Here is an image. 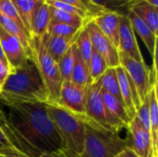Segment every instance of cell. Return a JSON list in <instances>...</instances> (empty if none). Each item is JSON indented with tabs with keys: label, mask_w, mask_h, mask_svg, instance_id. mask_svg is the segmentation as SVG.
<instances>
[{
	"label": "cell",
	"mask_w": 158,
	"mask_h": 157,
	"mask_svg": "<svg viewBox=\"0 0 158 157\" xmlns=\"http://www.w3.org/2000/svg\"><path fill=\"white\" fill-rule=\"evenodd\" d=\"M85 124L83 150L79 157H116L129 147L127 140L118 132L109 130L86 116L80 118Z\"/></svg>",
	"instance_id": "4"
},
{
	"label": "cell",
	"mask_w": 158,
	"mask_h": 157,
	"mask_svg": "<svg viewBox=\"0 0 158 157\" xmlns=\"http://www.w3.org/2000/svg\"><path fill=\"white\" fill-rule=\"evenodd\" d=\"M136 117L142 123V125L151 133V125H150V115H149V104L148 96L141 104L140 107L136 111Z\"/></svg>",
	"instance_id": "31"
},
{
	"label": "cell",
	"mask_w": 158,
	"mask_h": 157,
	"mask_svg": "<svg viewBox=\"0 0 158 157\" xmlns=\"http://www.w3.org/2000/svg\"><path fill=\"white\" fill-rule=\"evenodd\" d=\"M149 157H158V155H153V153L149 155Z\"/></svg>",
	"instance_id": "38"
},
{
	"label": "cell",
	"mask_w": 158,
	"mask_h": 157,
	"mask_svg": "<svg viewBox=\"0 0 158 157\" xmlns=\"http://www.w3.org/2000/svg\"><path fill=\"white\" fill-rule=\"evenodd\" d=\"M45 3L47 5H49L50 6H53V7H56L57 9H60V10H63L65 12H69V13H71V14H75L79 17H81L83 20H84V24L90 20L88 15L83 12L82 10L71 6V5H69V4H66V3H63V2H60V1H56V0H46Z\"/></svg>",
	"instance_id": "30"
},
{
	"label": "cell",
	"mask_w": 158,
	"mask_h": 157,
	"mask_svg": "<svg viewBox=\"0 0 158 157\" xmlns=\"http://www.w3.org/2000/svg\"><path fill=\"white\" fill-rule=\"evenodd\" d=\"M0 92H1V89H0Z\"/></svg>",
	"instance_id": "40"
},
{
	"label": "cell",
	"mask_w": 158,
	"mask_h": 157,
	"mask_svg": "<svg viewBox=\"0 0 158 157\" xmlns=\"http://www.w3.org/2000/svg\"><path fill=\"white\" fill-rule=\"evenodd\" d=\"M71 48L74 56V64L71 72L70 82L81 89H87V87L91 84L88 67L81 56L75 42L71 44Z\"/></svg>",
	"instance_id": "16"
},
{
	"label": "cell",
	"mask_w": 158,
	"mask_h": 157,
	"mask_svg": "<svg viewBox=\"0 0 158 157\" xmlns=\"http://www.w3.org/2000/svg\"><path fill=\"white\" fill-rule=\"evenodd\" d=\"M118 12L105 10L95 15L92 20L100 29L102 33L110 41V43L118 51V31L120 16Z\"/></svg>",
	"instance_id": "13"
},
{
	"label": "cell",
	"mask_w": 158,
	"mask_h": 157,
	"mask_svg": "<svg viewBox=\"0 0 158 157\" xmlns=\"http://www.w3.org/2000/svg\"><path fill=\"white\" fill-rule=\"evenodd\" d=\"M117 74H118V86H119V93L121 96L122 103L124 105V107L127 111V114L130 118V120H131L136 116V109L133 104V97L131 89L129 84V81L126 75L125 70L123 68L119 65L116 68Z\"/></svg>",
	"instance_id": "20"
},
{
	"label": "cell",
	"mask_w": 158,
	"mask_h": 157,
	"mask_svg": "<svg viewBox=\"0 0 158 157\" xmlns=\"http://www.w3.org/2000/svg\"><path fill=\"white\" fill-rule=\"evenodd\" d=\"M86 117L98 125L112 130L108 126L106 119V106L101 93V83L97 81L92 82L86 90Z\"/></svg>",
	"instance_id": "9"
},
{
	"label": "cell",
	"mask_w": 158,
	"mask_h": 157,
	"mask_svg": "<svg viewBox=\"0 0 158 157\" xmlns=\"http://www.w3.org/2000/svg\"><path fill=\"white\" fill-rule=\"evenodd\" d=\"M73 64H74V56L70 45V47L68 49V51L64 54V56L57 63L59 73L63 81H70Z\"/></svg>",
	"instance_id": "28"
},
{
	"label": "cell",
	"mask_w": 158,
	"mask_h": 157,
	"mask_svg": "<svg viewBox=\"0 0 158 157\" xmlns=\"http://www.w3.org/2000/svg\"><path fill=\"white\" fill-rule=\"evenodd\" d=\"M1 155V154H0ZM2 157H17V156H14V155H1Z\"/></svg>",
	"instance_id": "37"
},
{
	"label": "cell",
	"mask_w": 158,
	"mask_h": 157,
	"mask_svg": "<svg viewBox=\"0 0 158 157\" xmlns=\"http://www.w3.org/2000/svg\"><path fill=\"white\" fill-rule=\"evenodd\" d=\"M118 51L137 61H144L140 51L133 29L127 15H121L118 31Z\"/></svg>",
	"instance_id": "11"
},
{
	"label": "cell",
	"mask_w": 158,
	"mask_h": 157,
	"mask_svg": "<svg viewBox=\"0 0 158 157\" xmlns=\"http://www.w3.org/2000/svg\"><path fill=\"white\" fill-rule=\"evenodd\" d=\"M51 21L50 17V9L49 5H47L45 2L36 10L33 20H32V26H31V39L32 37H42L47 32L48 26Z\"/></svg>",
	"instance_id": "21"
},
{
	"label": "cell",
	"mask_w": 158,
	"mask_h": 157,
	"mask_svg": "<svg viewBox=\"0 0 158 157\" xmlns=\"http://www.w3.org/2000/svg\"><path fill=\"white\" fill-rule=\"evenodd\" d=\"M0 43L8 63L9 68L19 67L29 57L20 42L15 36L7 33L1 26Z\"/></svg>",
	"instance_id": "12"
},
{
	"label": "cell",
	"mask_w": 158,
	"mask_h": 157,
	"mask_svg": "<svg viewBox=\"0 0 158 157\" xmlns=\"http://www.w3.org/2000/svg\"><path fill=\"white\" fill-rule=\"evenodd\" d=\"M127 17L131 21L133 31H136L138 35L143 41L145 46L147 47L149 53L153 56L154 65L156 66V43H157V36H156L150 28L131 9L127 12Z\"/></svg>",
	"instance_id": "14"
},
{
	"label": "cell",
	"mask_w": 158,
	"mask_h": 157,
	"mask_svg": "<svg viewBox=\"0 0 158 157\" xmlns=\"http://www.w3.org/2000/svg\"><path fill=\"white\" fill-rule=\"evenodd\" d=\"M107 68L108 67L106 61L104 60V58L94 49H93L92 56L88 66L91 83L97 81L102 77V75L104 74V72L106 70Z\"/></svg>",
	"instance_id": "25"
},
{
	"label": "cell",
	"mask_w": 158,
	"mask_h": 157,
	"mask_svg": "<svg viewBox=\"0 0 158 157\" xmlns=\"http://www.w3.org/2000/svg\"><path fill=\"white\" fill-rule=\"evenodd\" d=\"M86 90L70 81H63L57 105L79 118L86 116Z\"/></svg>",
	"instance_id": "8"
},
{
	"label": "cell",
	"mask_w": 158,
	"mask_h": 157,
	"mask_svg": "<svg viewBox=\"0 0 158 157\" xmlns=\"http://www.w3.org/2000/svg\"><path fill=\"white\" fill-rule=\"evenodd\" d=\"M101 83V88L103 91L114 95L118 100H121L120 93H119V86H118V80L116 68H107L106 70L104 72L102 77L99 79Z\"/></svg>",
	"instance_id": "22"
},
{
	"label": "cell",
	"mask_w": 158,
	"mask_h": 157,
	"mask_svg": "<svg viewBox=\"0 0 158 157\" xmlns=\"http://www.w3.org/2000/svg\"><path fill=\"white\" fill-rule=\"evenodd\" d=\"M0 13L3 16L12 19L15 23H17L28 34V32L25 30V28L23 26V23H22V21H21V19H20V18H19L14 5L12 4V2L10 0H0ZM28 36L30 37L29 34H28Z\"/></svg>",
	"instance_id": "29"
},
{
	"label": "cell",
	"mask_w": 158,
	"mask_h": 157,
	"mask_svg": "<svg viewBox=\"0 0 158 157\" xmlns=\"http://www.w3.org/2000/svg\"><path fill=\"white\" fill-rule=\"evenodd\" d=\"M31 46L34 61L39 68L47 92L48 104H56L63 82L59 73L58 65L49 56L45 48L44 35L39 38L32 37L31 39Z\"/></svg>",
	"instance_id": "5"
},
{
	"label": "cell",
	"mask_w": 158,
	"mask_h": 157,
	"mask_svg": "<svg viewBox=\"0 0 158 157\" xmlns=\"http://www.w3.org/2000/svg\"><path fill=\"white\" fill-rule=\"evenodd\" d=\"M46 111L62 140L65 154L69 157H79L84 144V122L57 104H47Z\"/></svg>",
	"instance_id": "3"
},
{
	"label": "cell",
	"mask_w": 158,
	"mask_h": 157,
	"mask_svg": "<svg viewBox=\"0 0 158 157\" xmlns=\"http://www.w3.org/2000/svg\"><path fill=\"white\" fill-rule=\"evenodd\" d=\"M83 28L86 30L90 37L93 48L104 58L107 67L117 68L119 66L118 51L102 33L96 24L91 19L84 24Z\"/></svg>",
	"instance_id": "7"
},
{
	"label": "cell",
	"mask_w": 158,
	"mask_h": 157,
	"mask_svg": "<svg viewBox=\"0 0 158 157\" xmlns=\"http://www.w3.org/2000/svg\"><path fill=\"white\" fill-rule=\"evenodd\" d=\"M40 157H69L65 152L63 151V149L56 151V152H53V153H47V154H43Z\"/></svg>",
	"instance_id": "34"
},
{
	"label": "cell",
	"mask_w": 158,
	"mask_h": 157,
	"mask_svg": "<svg viewBox=\"0 0 158 157\" xmlns=\"http://www.w3.org/2000/svg\"><path fill=\"white\" fill-rule=\"evenodd\" d=\"M149 104V115L151 125V139L153 155H158V102H157V81L151 85L147 93Z\"/></svg>",
	"instance_id": "15"
},
{
	"label": "cell",
	"mask_w": 158,
	"mask_h": 157,
	"mask_svg": "<svg viewBox=\"0 0 158 157\" xmlns=\"http://www.w3.org/2000/svg\"><path fill=\"white\" fill-rule=\"evenodd\" d=\"M14 5L22 23L31 37V26L36 10L45 2V0H10Z\"/></svg>",
	"instance_id": "17"
},
{
	"label": "cell",
	"mask_w": 158,
	"mask_h": 157,
	"mask_svg": "<svg viewBox=\"0 0 158 157\" xmlns=\"http://www.w3.org/2000/svg\"><path fill=\"white\" fill-rule=\"evenodd\" d=\"M49 9H50V17L52 21L65 23L78 29H82L84 27V20L81 17L75 14L65 12L63 10L57 9L50 6H49Z\"/></svg>",
	"instance_id": "24"
},
{
	"label": "cell",
	"mask_w": 158,
	"mask_h": 157,
	"mask_svg": "<svg viewBox=\"0 0 158 157\" xmlns=\"http://www.w3.org/2000/svg\"><path fill=\"white\" fill-rule=\"evenodd\" d=\"M148 4H150L151 6L157 7L158 8V0H145Z\"/></svg>",
	"instance_id": "36"
},
{
	"label": "cell",
	"mask_w": 158,
	"mask_h": 157,
	"mask_svg": "<svg viewBox=\"0 0 158 157\" xmlns=\"http://www.w3.org/2000/svg\"><path fill=\"white\" fill-rule=\"evenodd\" d=\"M157 36L158 31V8L151 6L145 0H138L131 8Z\"/></svg>",
	"instance_id": "18"
},
{
	"label": "cell",
	"mask_w": 158,
	"mask_h": 157,
	"mask_svg": "<svg viewBox=\"0 0 158 157\" xmlns=\"http://www.w3.org/2000/svg\"><path fill=\"white\" fill-rule=\"evenodd\" d=\"M45 48L49 56L56 62L61 59L64 54L68 51L70 45L75 42L76 38H67L60 36L50 35L47 32L44 35Z\"/></svg>",
	"instance_id": "19"
},
{
	"label": "cell",
	"mask_w": 158,
	"mask_h": 157,
	"mask_svg": "<svg viewBox=\"0 0 158 157\" xmlns=\"http://www.w3.org/2000/svg\"><path fill=\"white\" fill-rule=\"evenodd\" d=\"M89 1L97 7L108 11L118 12L122 15H126L124 11L126 10L128 12L131 6L138 0H89Z\"/></svg>",
	"instance_id": "23"
},
{
	"label": "cell",
	"mask_w": 158,
	"mask_h": 157,
	"mask_svg": "<svg viewBox=\"0 0 158 157\" xmlns=\"http://www.w3.org/2000/svg\"><path fill=\"white\" fill-rule=\"evenodd\" d=\"M119 65L126 72L130 87L131 89L135 109L140 107L147 96L151 85L154 83L151 79V69L144 61H137L118 51Z\"/></svg>",
	"instance_id": "6"
},
{
	"label": "cell",
	"mask_w": 158,
	"mask_h": 157,
	"mask_svg": "<svg viewBox=\"0 0 158 157\" xmlns=\"http://www.w3.org/2000/svg\"><path fill=\"white\" fill-rule=\"evenodd\" d=\"M127 129L131 135V144L129 147L140 157H149L153 153L151 133L142 125L136 116L129 122Z\"/></svg>",
	"instance_id": "10"
},
{
	"label": "cell",
	"mask_w": 158,
	"mask_h": 157,
	"mask_svg": "<svg viewBox=\"0 0 158 157\" xmlns=\"http://www.w3.org/2000/svg\"><path fill=\"white\" fill-rule=\"evenodd\" d=\"M9 72V67L0 60V89L2 88L5 81L7 78Z\"/></svg>",
	"instance_id": "32"
},
{
	"label": "cell",
	"mask_w": 158,
	"mask_h": 157,
	"mask_svg": "<svg viewBox=\"0 0 158 157\" xmlns=\"http://www.w3.org/2000/svg\"><path fill=\"white\" fill-rule=\"evenodd\" d=\"M81 29H78L72 27L70 25L56 22V21H50L48 26L47 33L54 36H60V37H67V38H76L79 31Z\"/></svg>",
	"instance_id": "27"
},
{
	"label": "cell",
	"mask_w": 158,
	"mask_h": 157,
	"mask_svg": "<svg viewBox=\"0 0 158 157\" xmlns=\"http://www.w3.org/2000/svg\"><path fill=\"white\" fill-rule=\"evenodd\" d=\"M45 1H46V0H45Z\"/></svg>",
	"instance_id": "41"
},
{
	"label": "cell",
	"mask_w": 158,
	"mask_h": 157,
	"mask_svg": "<svg viewBox=\"0 0 158 157\" xmlns=\"http://www.w3.org/2000/svg\"><path fill=\"white\" fill-rule=\"evenodd\" d=\"M0 60H1L3 63H5L6 65H7V66H8V63H7V61H6V56H5V54H4V52H3V49H2L1 43H0ZM8 67H9V66H8Z\"/></svg>",
	"instance_id": "35"
},
{
	"label": "cell",
	"mask_w": 158,
	"mask_h": 157,
	"mask_svg": "<svg viewBox=\"0 0 158 157\" xmlns=\"http://www.w3.org/2000/svg\"><path fill=\"white\" fill-rule=\"evenodd\" d=\"M75 43L78 47L81 56L82 57L83 61L85 62V64L88 67L94 48H93L90 37L84 28H82L79 31V33L76 37V40H75Z\"/></svg>",
	"instance_id": "26"
},
{
	"label": "cell",
	"mask_w": 158,
	"mask_h": 157,
	"mask_svg": "<svg viewBox=\"0 0 158 157\" xmlns=\"http://www.w3.org/2000/svg\"><path fill=\"white\" fill-rule=\"evenodd\" d=\"M0 105L25 156L40 157L43 154L63 149L62 140L47 114V103L0 95Z\"/></svg>",
	"instance_id": "1"
},
{
	"label": "cell",
	"mask_w": 158,
	"mask_h": 157,
	"mask_svg": "<svg viewBox=\"0 0 158 157\" xmlns=\"http://www.w3.org/2000/svg\"><path fill=\"white\" fill-rule=\"evenodd\" d=\"M1 96L48 104V95L34 58L28 57L18 68H9Z\"/></svg>",
	"instance_id": "2"
},
{
	"label": "cell",
	"mask_w": 158,
	"mask_h": 157,
	"mask_svg": "<svg viewBox=\"0 0 158 157\" xmlns=\"http://www.w3.org/2000/svg\"><path fill=\"white\" fill-rule=\"evenodd\" d=\"M0 157H2V155H0Z\"/></svg>",
	"instance_id": "39"
},
{
	"label": "cell",
	"mask_w": 158,
	"mask_h": 157,
	"mask_svg": "<svg viewBox=\"0 0 158 157\" xmlns=\"http://www.w3.org/2000/svg\"><path fill=\"white\" fill-rule=\"evenodd\" d=\"M116 157H140L131 148L127 147L123 151H121Z\"/></svg>",
	"instance_id": "33"
}]
</instances>
